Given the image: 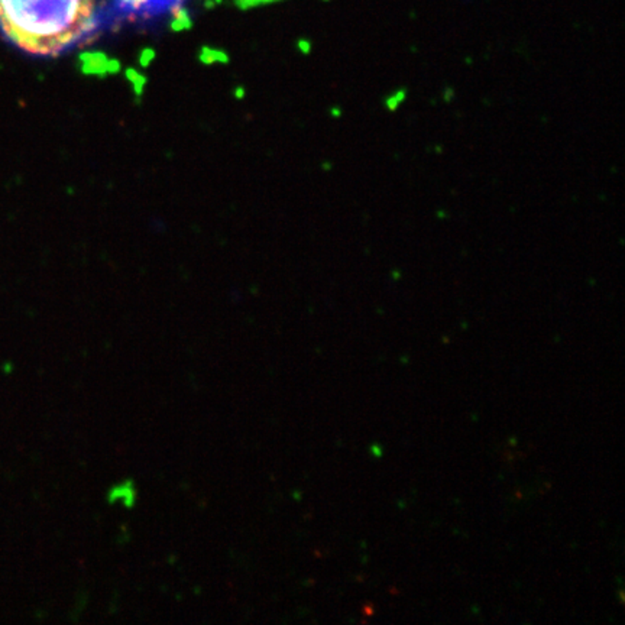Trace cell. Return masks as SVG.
<instances>
[{
    "label": "cell",
    "mask_w": 625,
    "mask_h": 625,
    "mask_svg": "<svg viewBox=\"0 0 625 625\" xmlns=\"http://www.w3.org/2000/svg\"><path fill=\"white\" fill-rule=\"evenodd\" d=\"M96 0H0V30L19 50L55 57L96 22Z\"/></svg>",
    "instance_id": "obj_1"
},
{
    "label": "cell",
    "mask_w": 625,
    "mask_h": 625,
    "mask_svg": "<svg viewBox=\"0 0 625 625\" xmlns=\"http://www.w3.org/2000/svg\"><path fill=\"white\" fill-rule=\"evenodd\" d=\"M236 2L243 6H256V5H262V3H270V2H275V0H236Z\"/></svg>",
    "instance_id": "obj_2"
}]
</instances>
